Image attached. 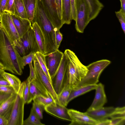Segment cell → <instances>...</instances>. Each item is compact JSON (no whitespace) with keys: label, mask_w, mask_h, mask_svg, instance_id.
Wrapping results in <instances>:
<instances>
[{"label":"cell","mask_w":125,"mask_h":125,"mask_svg":"<svg viewBox=\"0 0 125 125\" xmlns=\"http://www.w3.org/2000/svg\"><path fill=\"white\" fill-rule=\"evenodd\" d=\"M0 28V61L3 65L5 70L21 75L24 67L22 57Z\"/></svg>","instance_id":"obj_1"},{"label":"cell","mask_w":125,"mask_h":125,"mask_svg":"<svg viewBox=\"0 0 125 125\" xmlns=\"http://www.w3.org/2000/svg\"><path fill=\"white\" fill-rule=\"evenodd\" d=\"M34 22H36L40 27L44 38L45 55L57 49L55 29L45 11L42 0H37L33 18L31 23Z\"/></svg>","instance_id":"obj_2"},{"label":"cell","mask_w":125,"mask_h":125,"mask_svg":"<svg viewBox=\"0 0 125 125\" xmlns=\"http://www.w3.org/2000/svg\"><path fill=\"white\" fill-rule=\"evenodd\" d=\"M64 53L67 60L66 84L69 85L72 89L76 87L81 81L88 70L86 66L81 62L73 51L66 49Z\"/></svg>","instance_id":"obj_3"},{"label":"cell","mask_w":125,"mask_h":125,"mask_svg":"<svg viewBox=\"0 0 125 125\" xmlns=\"http://www.w3.org/2000/svg\"><path fill=\"white\" fill-rule=\"evenodd\" d=\"M111 62L109 60L103 59L94 62L86 66L88 70L87 74L75 87L97 84L99 82L101 74Z\"/></svg>","instance_id":"obj_4"},{"label":"cell","mask_w":125,"mask_h":125,"mask_svg":"<svg viewBox=\"0 0 125 125\" xmlns=\"http://www.w3.org/2000/svg\"><path fill=\"white\" fill-rule=\"evenodd\" d=\"M15 46L22 57L31 52L35 53L38 51L40 52L31 25L26 32L20 38Z\"/></svg>","instance_id":"obj_5"},{"label":"cell","mask_w":125,"mask_h":125,"mask_svg":"<svg viewBox=\"0 0 125 125\" xmlns=\"http://www.w3.org/2000/svg\"><path fill=\"white\" fill-rule=\"evenodd\" d=\"M25 81L21 83L17 95L11 114L8 119V125H22L25 103L23 92Z\"/></svg>","instance_id":"obj_6"},{"label":"cell","mask_w":125,"mask_h":125,"mask_svg":"<svg viewBox=\"0 0 125 125\" xmlns=\"http://www.w3.org/2000/svg\"><path fill=\"white\" fill-rule=\"evenodd\" d=\"M75 29L78 32L83 33L90 21L89 9L86 0H75Z\"/></svg>","instance_id":"obj_7"},{"label":"cell","mask_w":125,"mask_h":125,"mask_svg":"<svg viewBox=\"0 0 125 125\" xmlns=\"http://www.w3.org/2000/svg\"><path fill=\"white\" fill-rule=\"evenodd\" d=\"M0 26L9 40L15 46L20 38L10 14L4 12L1 15Z\"/></svg>","instance_id":"obj_8"},{"label":"cell","mask_w":125,"mask_h":125,"mask_svg":"<svg viewBox=\"0 0 125 125\" xmlns=\"http://www.w3.org/2000/svg\"><path fill=\"white\" fill-rule=\"evenodd\" d=\"M66 64V56L63 53L59 68L54 76L52 78V84L57 95L60 93L66 84L65 71Z\"/></svg>","instance_id":"obj_9"},{"label":"cell","mask_w":125,"mask_h":125,"mask_svg":"<svg viewBox=\"0 0 125 125\" xmlns=\"http://www.w3.org/2000/svg\"><path fill=\"white\" fill-rule=\"evenodd\" d=\"M33 61L36 76L56 102L58 103L57 95L54 90L52 83L41 68L35 54Z\"/></svg>","instance_id":"obj_10"},{"label":"cell","mask_w":125,"mask_h":125,"mask_svg":"<svg viewBox=\"0 0 125 125\" xmlns=\"http://www.w3.org/2000/svg\"><path fill=\"white\" fill-rule=\"evenodd\" d=\"M71 119L70 125H97L99 121L93 118L86 113L72 109H68Z\"/></svg>","instance_id":"obj_11"},{"label":"cell","mask_w":125,"mask_h":125,"mask_svg":"<svg viewBox=\"0 0 125 125\" xmlns=\"http://www.w3.org/2000/svg\"><path fill=\"white\" fill-rule=\"evenodd\" d=\"M63 53L58 49L45 55L47 67L52 78L54 76L60 64Z\"/></svg>","instance_id":"obj_12"},{"label":"cell","mask_w":125,"mask_h":125,"mask_svg":"<svg viewBox=\"0 0 125 125\" xmlns=\"http://www.w3.org/2000/svg\"><path fill=\"white\" fill-rule=\"evenodd\" d=\"M45 11L55 29H60L63 25L57 14L55 0H42Z\"/></svg>","instance_id":"obj_13"},{"label":"cell","mask_w":125,"mask_h":125,"mask_svg":"<svg viewBox=\"0 0 125 125\" xmlns=\"http://www.w3.org/2000/svg\"><path fill=\"white\" fill-rule=\"evenodd\" d=\"M47 113L59 118L71 121L68 113V109L57 102H54L45 107Z\"/></svg>","instance_id":"obj_14"},{"label":"cell","mask_w":125,"mask_h":125,"mask_svg":"<svg viewBox=\"0 0 125 125\" xmlns=\"http://www.w3.org/2000/svg\"><path fill=\"white\" fill-rule=\"evenodd\" d=\"M36 78L31 80L30 82L29 96L27 104L31 102L36 96H48L51 95L38 77L36 75Z\"/></svg>","instance_id":"obj_15"},{"label":"cell","mask_w":125,"mask_h":125,"mask_svg":"<svg viewBox=\"0 0 125 125\" xmlns=\"http://www.w3.org/2000/svg\"><path fill=\"white\" fill-rule=\"evenodd\" d=\"M95 93L92 103L87 111L95 110L103 107L107 102L104 85L101 83L97 84Z\"/></svg>","instance_id":"obj_16"},{"label":"cell","mask_w":125,"mask_h":125,"mask_svg":"<svg viewBox=\"0 0 125 125\" xmlns=\"http://www.w3.org/2000/svg\"><path fill=\"white\" fill-rule=\"evenodd\" d=\"M115 108L112 106L103 107L91 111H87L85 113L89 116L98 121L108 118L114 112Z\"/></svg>","instance_id":"obj_17"},{"label":"cell","mask_w":125,"mask_h":125,"mask_svg":"<svg viewBox=\"0 0 125 125\" xmlns=\"http://www.w3.org/2000/svg\"><path fill=\"white\" fill-rule=\"evenodd\" d=\"M10 14L20 38L22 37L31 25V22L28 19L21 18L14 14Z\"/></svg>","instance_id":"obj_18"},{"label":"cell","mask_w":125,"mask_h":125,"mask_svg":"<svg viewBox=\"0 0 125 125\" xmlns=\"http://www.w3.org/2000/svg\"><path fill=\"white\" fill-rule=\"evenodd\" d=\"M17 95V93H13L0 105V115L7 120L11 114Z\"/></svg>","instance_id":"obj_19"},{"label":"cell","mask_w":125,"mask_h":125,"mask_svg":"<svg viewBox=\"0 0 125 125\" xmlns=\"http://www.w3.org/2000/svg\"><path fill=\"white\" fill-rule=\"evenodd\" d=\"M97 86V84L75 87L72 89L67 101V104L71 101L77 97L95 89Z\"/></svg>","instance_id":"obj_20"},{"label":"cell","mask_w":125,"mask_h":125,"mask_svg":"<svg viewBox=\"0 0 125 125\" xmlns=\"http://www.w3.org/2000/svg\"><path fill=\"white\" fill-rule=\"evenodd\" d=\"M72 20L70 0H62L61 21L62 24H70Z\"/></svg>","instance_id":"obj_21"},{"label":"cell","mask_w":125,"mask_h":125,"mask_svg":"<svg viewBox=\"0 0 125 125\" xmlns=\"http://www.w3.org/2000/svg\"><path fill=\"white\" fill-rule=\"evenodd\" d=\"M89 6L90 21L94 19L104 7L99 0H86Z\"/></svg>","instance_id":"obj_22"},{"label":"cell","mask_w":125,"mask_h":125,"mask_svg":"<svg viewBox=\"0 0 125 125\" xmlns=\"http://www.w3.org/2000/svg\"><path fill=\"white\" fill-rule=\"evenodd\" d=\"M32 23V27L34 32L40 52L45 55V40L43 33L40 27L36 22Z\"/></svg>","instance_id":"obj_23"},{"label":"cell","mask_w":125,"mask_h":125,"mask_svg":"<svg viewBox=\"0 0 125 125\" xmlns=\"http://www.w3.org/2000/svg\"><path fill=\"white\" fill-rule=\"evenodd\" d=\"M3 76L9 83L10 86L13 88L15 92L17 94L19 91L21 83L20 79L15 75L5 71L3 73Z\"/></svg>","instance_id":"obj_24"},{"label":"cell","mask_w":125,"mask_h":125,"mask_svg":"<svg viewBox=\"0 0 125 125\" xmlns=\"http://www.w3.org/2000/svg\"><path fill=\"white\" fill-rule=\"evenodd\" d=\"M27 19L31 22L33 20L37 4V0H22Z\"/></svg>","instance_id":"obj_25"},{"label":"cell","mask_w":125,"mask_h":125,"mask_svg":"<svg viewBox=\"0 0 125 125\" xmlns=\"http://www.w3.org/2000/svg\"><path fill=\"white\" fill-rule=\"evenodd\" d=\"M72 90L68 84H66L63 89L57 95L58 103L66 107L67 105V102Z\"/></svg>","instance_id":"obj_26"},{"label":"cell","mask_w":125,"mask_h":125,"mask_svg":"<svg viewBox=\"0 0 125 125\" xmlns=\"http://www.w3.org/2000/svg\"><path fill=\"white\" fill-rule=\"evenodd\" d=\"M33 100V103L45 107L56 102L51 95L48 96L43 95H37L34 97Z\"/></svg>","instance_id":"obj_27"},{"label":"cell","mask_w":125,"mask_h":125,"mask_svg":"<svg viewBox=\"0 0 125 125\" xmlns=\"http://www.w3.org/2000/svg\"><path fill=\"white\" fill-rule=\"evenodd\" d=\"M15 15L21 18L27 19L22 0H14Z\"/></svg>","instance_id":"obj_28"},{"label":"cell","mask_w":125,"mask_h":125,"mask_svg":"<svg viewBox=\"0 0 125 125\" xmlns=\"http://www.w3.org/2000/svg\"><path fill=\"white\" fill-rule=\"evenodd\" d=\"M38 117L32 108L29 117L23 121L22 125H44L40 121Z\"/></svg>","instance_id":"obj_29"},{"label":"cell","mask_w":125,"mask_h":125,"mask_svg":"<svg viewBox=\"0 0 125 125\" xmlns=\"http://www.w3.org/2000/svg\"><path fill=\"white\" fill-rule=\"evenodd\" d=\"M35 55L42 69L52 83L51 78L49 73L46 66L45 55L39 51H38L35 53Z\"/></svg>","instance_id":"obj_30"},{"label":"cell","mask_w":125,"mask_h":125,"mask_svg":"<svg viewBox=\"0 0 125 125\" xmlns=\"http://www.w3.org/2000/svg\"><path fill=\"white\" fill-rule=\"evenodd\" d=\"M111 119L117 118H125V107L115 108V110L110 117Z\"/></svg>","instance_id":"obj_31"},{"label":"cell","mask_w":125,"mask_h":125,"mask_svg":"<svg viewBox=\"0 0 125 125\" xmlns=\"http://www.w3.org/2000/svg\"><path fill=\"white\" fill-rule=\"evenodd\" d=\"M24 81L25 84L23 92V97L25 104L27 103L29 96L30 80L29 77Z\"/></svg>","instance_id":"obj_32"},{"label":"cell","mask_w":125,"mask_h":125,"mask_svg":"<svg viewBox=\"0 0 125 125\" xmlns=\"http://www.w3.org/2000/svg\"><path fill=\"white\" fill-rule=\"evenodd\" d=\"M116 15L121 24L122 28L124 33H125V13L121 9L119 10L115 11Z\"/></svg>","instance_id":"obj_33"},{"label":"cell","mask_w":125,"mask_h":125,"mask_svg":"<svg viewBox=\"0 0 125 125\" xmlns=\"http://www.w3.org/2000/svg\"><path fill=\"white\" fill-rule=\"evenodd\" d=\"M32 108L39 118L42 119L43 113L45 107L33 102Z\"/></svg>","instance_id":"obj_34"},{"label":"cell","mask_w":125,"mask_h":125,"mask_svg":"<svg viewBox=\"0 0 125 125\" xmlns=\"http://www.w3.org/2000/svg\"><path fill=\"white\" fill-rule=\"evenodd\" d=\"M14 1V0H8L4 12H7L10 14H15Z\"/></svg>","instance_id":"obj_35"},{"label":"cell","mask_w":125,"mask_h":125,"mask_svg":"<svg viewBox=\"0 0 125 125\" xmlns=\"http://www.w3.org/2000/svg\"><path fill=\"white\" fill-rule=\"evenodd\" d=\"M35 54V53L31 52L29 54L22 57V62L24 66L32 62Z\"/></svg>","instance_id":"obj_36"},{"label":"cell","mask_w":125,"mask_h":125,"mask_svg":"<svg viewBox=\"0 0 125 125\" xmlns=\"http://www.w3.org/2000/svg\"><path fill=\"white\" fill-rule=\"evenodd\" d=\"M55 38L57 48V49L60 46L62 39V35L60 31V29H55Z\"/></svg>","instance_id":"obj_37"},{"label":"cell","mask_w":125,"mask_h":125,"mask_svg":"<svg viewBox=\"0 0 125 125\" xmlns=\"http://www.w3.org/2000/svg\"><path fill=\"white\" fill-rule=\"evenodd\" d=\"M110 125H123L125 123V118L111 119Z\"/></svg>","instance_id":"obj_38"},{"label":"cell","mask_w":125,"mask_h":125,"mask_svg":"<svg viewBox=\"0 0 125 125\" xmlns=\"http://www.w3.org/2000/svg\"><path fill=\"white\" fill-rule=\"evenodd\" d=\"M55 2L58 17L61 20L62 0H55Z\"/></svg>","instance_id":"obj_39"},{"label":"cell","mask_w":125,"mask_h":125,"mask_svg":"<svg viewBox=\"0 0 125 125\" xmlns=\"http://www.w3.org/2000/svg\"><path fill=\"white\" fill-rule=\"evenodd\" d=\"M15 93L10 86L0 85V93L13 94Z\"/></svg>","instance_id":"obj_40"},{"label":"cell","mask_w":125,"mask_h":125,"mask_svg":"<svg viewBox=\"0 0 125 125\" xmlns=\"http://www.w3.org/2000/svg\"><path fill=\"white\" fill-rule=\"evenodd\" d=\"M4 72V70L0 69V85L10 86L9 83L3 77V74Z\"/></svg>","instance_id":"obj_41"},{"label":"cell","mask_w":125,"mask_h":125,"mask_svg":"<svg viewBox=\"0 0 125 125\" xmlns=\"http://www.w3.org/2000/svg\"><path fill=\"white\" fill-rule=\"evenodd\" d=\"M28 64L30 69V74L29 77L31 81V80L35 79L36 76L35 70L32 65V62Z\"/></svg>","instance_id":"obj_42"},{"label":"cell","mask_w":125,"mask_h":125,"mask_svg":"<svg viewBox=\"0 0 125 125\" xmlns=\"http://www.w3.org/2000/svg\"><path fill=\"white\" fill-rule=\"evenodd\" d=\"M75 1V0H70L72 19L75 21L76 18Z\"/></svg>","instance_id":"obj_43"},{"label":"cell","mask_w":125,"mask_h":125,"mask_svg":"<svg viewBox=\"0 0 125 125\" xmlns=\"http://www.w3.org/2000/svg\"><path fill=\"white\" fill-rule=\"evenodd\" d=\"M13 94L0 93V105L9 98Z\"/></svg>","instance_id":"obj_44"},{"label":"cell","mask_w":125,"mask_h":125,"mask_svg":"<svg viewBox=\"0 0 125 125\" xmlns=\"http://www.w3.org/2000/svg\"><path fill=\"white\" fill-rule=\"evenodd\" d=\"M8 0H0V14L4 12L5 5Z\"/></svg>","instance_id":"obj_45"},{"label":"cell","mask_w":125,"mask_h":125,"mask_svg":"<svg viewBox=\"0 0 125 125\" xmlns=\"http://www.w3.org/2000/svg\"><path fill=\"white\" fill-rule=\"evenodd\" d=\"M111 120L106 118L99 121L97 125H110Z\"/></svg>","instance_id":"obj_46"},{"label":"cell","mask_w":125,"mask_h":125,"mask_svg":"<svg viewBox=\"0 0 125 125\" xmlns=\"http://www.w3.org/2000/svg\"><path fill=\"white\" fill-rule=\"evenodd\" d=\"M8 123L6 119L0 115V125H8Z\"/></svg>","instance_id":"obj_47"},{"label":"cell","mask_w":125,"mask_h":125,"mask_svg":"<svg viewBox=\"0 0 125 125\" xmlns=\"http://www.w3.org/2000/svg\"><path fill=\"white\" fill-rule=\"evenodd\" d=\"M120 0L121 3L120 9L125 13V0Z\"/></svg>","instance_id":"obj_48"},{"label":"cell","mask_w":125,"mask_h":125,"mask_svg":"<svg viewBox=\"0 0 125 125\" xmlns=\"http://www.w3.org/2000/svg\"><path fill=\"white\" fill-rule=\"evenodd\" d=\"M5 67L1 62L0 61V69L4 70Z\"/></svg>","instance_id":"obj_49"},{"label":"cell","mask_w":125,"mask_h":125,"mask_svg":"<svg viewBox=\"0 0 125 125\" xmlns=\"http://www.w3.org/2000/svg\"><path fill=\"white\" fill-rule=\"evenodd\" d=\"M1 15L0 14V23L1 22Z\"/></svg>","instance_id":"obj_50"},{"label":"cell","mask_w":125,"mask_h":125,"mask_svg":"<svg viewBox=\"0 0 125 125\" xmlns=\"http://www.w3.org/2000/svg\"><path fill=\"white\" fill-rule=\"evenodd\" d=\"M0 30H1V28L0 26Z\"/></svg>","instance_id":"obj_51"}]
</instances>
